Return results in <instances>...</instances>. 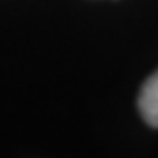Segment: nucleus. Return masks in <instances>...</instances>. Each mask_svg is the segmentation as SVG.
<instances>
[{
  "mask_svg": "<svg viewBox=\"0 0 158 158\" xmlns=\"http://www.w3.org/2000/svg\"><path fill=\"white\" fill-rule=\"evenodd\" d=\"M139 111L148 125L158 128V70L142 85L139 93Z\"/></svg>",
  "mask_w": 158,
  "mask_h": 158,
  "instance_id": "nucleus-1",
  "label": "nucleus"
}]
</instances>
